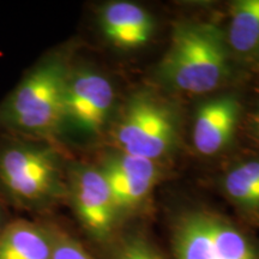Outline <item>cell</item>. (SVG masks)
<instances>
[{"label":"cell","mask_w":259,"mask_h":259,"mask_svg":"<svg viewBox=\"0 0 259 259\" xmlns=\"http://www.w3.org/2000/svg\"><path fill=\"white\" fill-rule=\"evenodd\" d=\"M252 120H253V125H254L255 131H257V134L259 135V108L257 109V112L254 113L253 119H252Z\"/></svg>","instance_id":"cell-16"},{"label":"cell","mask_w":259,"mask_h":259,"mask_svg":"<svg viewBox=\"0 0 259 259\" xmlns=\"http://www.w3.org/2000/svg\"><path fill=\"white\" fill-rule=\"evenodd\" d=\"M239 105L233 97L210 100L198 109L193 126V144L203 155H213L231 141L238 122Z\"/></svg>","instance_id":"cell-9"},{"label":"cell","mask_w":259,"mask_h":259,"mask_svg":"<svg viewBox=\"0 0 259 259\" xmlns=\"http://www.w3.org/2000/svg\"><path fill=\"white\" fill-rule=\"evenodd\" d=\"M111 190L115 209H126L141 202L156 179L153 161L124 154L109 158L101 169Z\"/></svg>","instance_id":"cell-7"},{"label":"cell","mask_w":259,"mask_h":259,"mask_svg":"<svg viewBox=\"0 0 259 259\" xmlns=\"http://www.w3.org/2000/svg\"><path fill=\"white\" fill-rule=\"evenodd\" d=\"M112 84L101 74L83 71L67 79L65 116L84 131L97 132L113 105Z\"/></svg>","instance_id":"cell-6"},{"label":"cell","mask_w":259,"mask_h":259,"mask_svg":"<svg viewBox=\"0 0 259 259\" xmlns=\"http://www.w3.org/2000/svg\"><path fill=\"white\" fill-rule=\"evenodd\" d=\"M56 176L53 158L38 148L15 145L0 155V180L11 196L34 202L47 196Z\"/></svg>","instance_id":"cell-5"},{"label":"cell","mask_w":259,"mask_h":259,"mask_svg":"<svg viewBox=\"0 0 259 259\" xmlns=\"http://www.w3.org/2000/svg\"><path fill=\"white\" fill-rule=\"evenodd\" d=\"M73 198L83 225L97 236L108 234L116 209L102 171L90 168L80 170L74 179Z\"/></svg>","instance_id":"cell-8"},{"label":"cell","mask_w":259,"mask_h":259,"mask_svg":"<svg viewBox=\"0 0 259 259\" xmlns=\"http://www.w3.org/2000/svg\"><path fill=\"white\" fill-rule=\"evenodd\" d=\"M160 72L164 82L181 92L204 94L216 89L228 73L221 32L206 24L177 29Z\"/></svg>","instance_id":"cell-1"},{"label":"cell","mask_w":259,"mask_h":259,"mask_svg":"<svg viewBox=\"0 0 259 259\" xmlns=\"http://www.w3.org/2000/svg\"><path fill=\"white\" fill-rule=\"evenodd\" d=\"M101 25L107 38L124 48L141 46L153 32L150 16L138 5L126 2L107 5L101 15Z\"/></svg>","instance_id":"cell-10"},{"label":"cell","mask_w":259,"mask_h":259,"mask_svg":"<svg viewBox=\"0 0 259 259\" xmlns=\"http://www.w3.org/2000/svg\"><path fill=\"white\" fill-rule=\"evenodd\" d=\"M52 259H92L84 248L69 238L58 239L53 242Z\"/></svg>","instance_id":"cell-14"},{"label":"cell","mask_w":259,"mask_h":259,"mask_svg":"<svg viewBox=\"0 0 259 259\" xmlns=\"http://www.w3.org/2000/svg\"><path fill=\"white\" fill-rule=\"evenodd\" d=\"M227 193L246 208H259V160L241 163L226 177Z\"/></svg>","instance_id":"cell-13"},{"label":"cell","mask_w":259,"mask_h":259,"mask_svg":"<svg viewBox=\"0 0 259 259\" xmlns=\"http://www.w3.org/2000/svg\"><path fill=\"white\" fill-rule=\"evenodd\" d=\"M228 44L241 56L259 53V0H242L233 6Z\"/></svg>","instance_id":"cell-12"},{"label":"cell","mask_w":259,"mask_h":259,"mask_svg":"<svg viewBox=\"0 0 259 259\" xmlns=\"http://www.w3.org/2000/svg\"><path fill=\"white\" fill-rule=\"evenodd\" d=\"M174 248L177 259H259L257 248L244 233L206 212L181 220Z\"/></svg>","instance_id":"cell-3"},{"label":"cell","mask_w":259,"mask_h":259,"mask_svg":"<svg viewBox=\"0 0 259 259\" xmlns=\"http://www.w3.org/2000/svg\"><path fill=\"white\" fill-rule=\"evenodd\" d=\"M122 153L153 161L171 148L176 125L169 111L147 97L132 100L116 127Z\"/></svg>","instance_id":"cell-4"},{"label":"cell","mask_w":259,"mask_h":259,"mask_svg":"<svg viewBox=\"0 0 259 259\" xmlns=\"http://www.w3.org/2000/svg\"><path fill=\"white\" fill-rule=\"evenodd\" d=\"M53 242L37 226L15 221L0 233V259H52Z\"/></svg>","instance_id":"cell-11"},{"label":"cell","mask_w":259,"mask_h":259,"mask_svg":"<svg viewBox=\"0 0 259 259\" xmlns=\"http://www.w3.org/2000/svg\"><path fill=\"white\" fill-rule=\"evenodd\" d=\"M119 259H161V257L144 241L132 240L122 247Z\"/></svg>","instance_id":"cell-15"},{"label":"cell","mask_w":259,"mask_h":259,"mask_svg":"<svg viewBox=\"0 0 259 259\" xmlns=\"http://www.w3.org/2000/svg\"><path fill=\"white\" fill-rule=\"evenodd\" d=\"M66 83L59 63L40 65L0 107V122L21 134L50 135L65 116Z\"/></svg>","instance_id":"cell-2"}]
</instances>
